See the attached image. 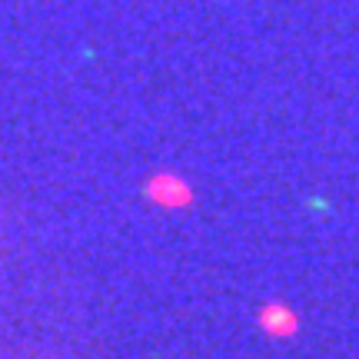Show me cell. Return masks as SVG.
I'll list each match as a JSON object with an SVG mask.
<instances>
[{
  "label": "cell",
  "instance_id": "1",
  "mask_svg": "<svg viewBox=\"0 0 359 359\" xmlns=\"http://www.w3.org/2000/svg\"><path fill=\"white\" fill-rule=\"evenodd\" d=\"M143 196L154 206L167 210V213H180V210H190L196 203V190L187 177H180L177 170H156L147 177L143 183Z\"/></svg>",
  "mask_w": 359,
  "mask_h": 359
},
{
  "label": "cell",
  "instance_id": "2",
  "mask_svg": "<svg viewBox=\"0 0 359 359\" xmlns=\"http://www.w3.org/2000/svg\"><path fill=\"white\" fill-rule=\"evenodd\" d=\"M257 326H259V333L269 336V339H293L303 330L299 313L286 299H266L257 309Z\"/></svg>",
  "mask_w": 359,
  "mask_h": 359
}]
</instances>
